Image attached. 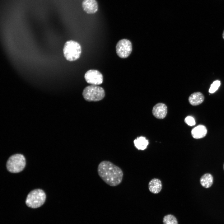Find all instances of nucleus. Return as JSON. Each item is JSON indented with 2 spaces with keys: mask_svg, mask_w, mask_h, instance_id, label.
<instances>
[{
  "mask_svg": "<svg viewBox=\"0 0 224 224\" xmlns=\"http://www.w3.org/2000/svg\"><path fill=\"white\" fill-rule=\"evenodd\" d=\"M46 197L45 194L43 190L35 189L29 193L26 199V203L29 207L37 208L44 203Z\"/></svg>",
  "mask_w": 224,
  "mask_h": 224,
  "instance_id": "nucleus-4",
  "label": "nucleus"
},
{
  "mask_svg": "<svg viewBox=\"0 0 224 224\" xmlns=\"http://www.w3.org/2000/svg\"><path fill=\"white\" fill-rule=\"evenodd\" d=\"M207 133V129L204 125H200L192 129L191 134L195 139H200L204 137Z\"/></svg>",
  "mask_w": 224,
  "mask_h": 224,
  "instance_id": "nucleus-10",
  "label": "nucleus"
},
{
  "mask_svg": "<svg viewBox=\"0 0 224 224\" xmlns=\"http://www.w3.org/2000/svg\"><path fill=\"white\" fill-rule=\"evenodd\" d=\"M134 146L138 150H143L146 149L149 142L145 137H140L134 141Z\"/></svg>",
  "mask_w": 224,
  "mask_h": 224,
  "instance_id": "nucleus-14",
  "label": "nucleus"
},
{
  "mask_svg": "<svg viewBox=\"0 0 224 224\" xmlns=\"http://www.w3.org/2000/svg\"><path fill=\"white\" fill-rule=\"evenodd\" d=\"M97 172L103 180L111 186H117L122 181V170L110 161H104L100 162L98 166Z\"/></svg>",
  "mask_w": 224,
  "mask_h": 224,
  "instance_id": "nucleus-1",
  "label": "nucleus"
},
{
  "mask_svg": "<svg viewBox=\"0 0 224 224\" xmlns=\"http://www.w3.org/2000/svg\"><path fill=\"white\" fill-rule=\"evenodd\" d=\"M63 54L65 58L69 61H73L78 59L81 54L80 45L77 42L70 40L65 44Z\"/></svg>",
  "mask_w": 224,
  "mask_h": 224,
  "instance_id": "nucleus-2",
  "label": "nucleus"
},
{
  "mask_svg": "<svg viewBox=\"0 0 224 224\" xmlns=\"http://www.w3.org/2000/svg\"><path fill=\"white\" fill-rule=\"evenodd\" d=\"M82 6L84 11L88 14H94L98 10V4L96 0H83Z\"/></svg>",
  "mask_w": 224,
  "mask_h": 224,
  "instance_id": "nucleus-8",
  "label": "nucleus"
},
{
  "mask_svg": "<svg viewBox=\"0 0 224 224\" xmlns=\"http://www.w3.org/2000/svg\"><path fill=\"white\" fill-rule=\"evenodd\" d=\"M204 97L200 92H194L191 94L189 98L190 104L193 106H196L201 104L204 101Z\"/></svg>",
  "mask_w": 224,
  "mask_h": 224,
  "instance_id": "nucleus-12",
  "label": "nucleus"
},
{
  "mask_svg": "<svg viewBox=\"0 0 224 224\" xmlns=\"http://www.w3.org/2000/svg\"><path fill=\"white\" fill-rule=\"evenodd\" d=\"M152 113L156 118L160 119H164L167 113V107L163 103H157L153 107Z\"/></svg>",
  "mask_w": 224,
  "mask_h": 224,
  "instance_id": "nucleus-9",
  "label": "nucleus"
},
{
  "mask_svg": "<svg viewBox=\"0 0 224 224\" xmlns=\"http://www.w3.org/2000/svg\"><path fill=\"white\" fill-rule=\"evenodd\" d=\"M162 184L161 181L159 179L154 178L151 180L148 184L149 191L152 193L157 194L161 190Z\"/></svg>",
  "mask_w": 224,
  "mask_h": 224,
  "instance_id": "nucleus-11",
  "label": "nucleus"
},
{
  "mask_svg": "<svg viewBox=\"0 0 224 224\" xmlns=\"http://www.w3.org/2000/svg\"><path fill=\"white\" fill-rule=\"evenodd\" d=\"M82 95L84 99L88 101H97L102 100L105 96L104 89L97 85H91L83 90Z\"/></svg>",
  "mask_w": 224,
  "mask_h": 224,
  "instance_id": "nucleus-3",
  "label": "nucleus"
},
{
  "mask_svg": "<svg viewBox=\"0 0 224 224\" xmlns=\"http://www.w3.org/2000/svg\"><path fill=\"white\" fill-rule=\"evenodd\" d=\"M26 164L24 156L21 154H16L10 156L6 163L7 170L12 173L20 172L24 169Z\"/></svg>",
  "mask_w": 224,
  "mask_h": 224,
  "instance_id": "nucleus-5",
  "label": "nucleus"
},
{
  "mask_svg": "<svg viewBox=\"0 0 224 224\" xmlns=\"http://www.w3.org/2000/svg\"><path fill=\"white\" fill-rule=\"evenodd\" d=\"M200 182L201 185L204 188H209L213 184V177L211 174H205L201 177Z\"/></svg>",
  "mask_w": 224,
  "mask_h": 224,
  "instance_id": "nucleus-13",
  "label": "nucleus"
},
{
  "mask_svg": "<svg viewBox=\"0 0 224 224\" xmlns=\"http://www.w3.org/2000/svg\"><path fill=\"white\" fill-rule=\"evenodd\" d=\"M223 170H224V164H223Z\"/></svg>",
  "mask_w": 224,
  "mask_h": 224,
  "instance_id": "nucleus-19",
  "label": "nucleus"
},
{
  "mask_svg": "<svg viewBox=\"0 0 224 224\" xmlns=\"http://www.w3.org/2000/svg\"><path fill=\"white\" fill-rule=\"evenodd\" d=\"M184 121L186 124L190 126H194L196 124L194 119L190 116L187 117L184 119Z\"/></svg>",
  "mask_w": 224,
  "mask_h": 224,
  "instance_id": "nucleus-17",
  "label": "nucleus"
},
{
  "mask_svg": "<svg viewBox=\"0 0 224 224\" xmlns=\"http://www.w3.org/2000/svg\"><path fill=\"white\" fill-rule=\"evenodd\" d=\"M222 37H223V39H224V30L223 31V34H222Z\"/></svg>",
  "mask_w": 224,
  "mask_h": 224,
  "instance_id": "nucleus-18",
  "label": "nucleus"
},
{
  "mask_svg": "<svg viewBox=\"0 0 224 224\" xmlns=\"http://www.w3.org/2000/svg\"><path fill=\"white\" fill-rule=\"evenodd\" d=\"M220 85V82L218 80L214 82L211 85L209 92L211 93L215 92L218 88Z\"/></svg>",
  "mask_w": 224,
  "mask_h": 224,
  "instance_id": "nucleus-16",
  "label": "nucleus"
},
{
  "mask_svg": "<svg viewBox=\"0 0 224 224\" xmlns=\"http://www.w3.org/2000/svg\"><path fill=\"white\" fill-rule=\"evenodd\" d=\"M132 49L131 41L126 39L119 40L116 46V54L121 58H126L128 57L132 52Z\"/></svg>",
  "mask_w": 224,
  "mask_h": 224,
  "instance_id": "nucleus-6",
  "label": "nucleus"
},
{
  "mask_svg": "<svg viewBox=\"0 0 224 224\" xmlns=\"http://www.w3.org/2000/svg\"><path fill=\"white\" fill-rule=\"evenodd\" d=\"M164 224H178L176 217L171 214H168L165 216L163 219Z\"/></svg>",
  "mask_w": 224,
  "mask_h": 224,
  "instance_id": "nucleus-15",
  "label": "nucleus"
},
{
  "mask_svg": "<svg viewBox=\"0 0 224 224\" xmlns=\"http://www.w3.org/2000/svg\"><path fill=\"white\" fill-rule=\"evenodd\" d=\"M84 78L87 83L91 85H99L103 82L102 74L97 70L90 69L87 71L85 74Z\"/></svg>",
  "mask_w": 224,
  "mask_h": 224,
  "instance_id": "nucleus-7",
  "label": "nucleus"
}]
</instances>
